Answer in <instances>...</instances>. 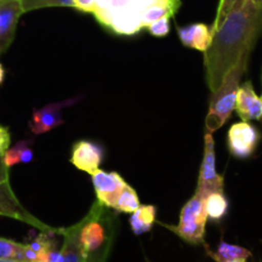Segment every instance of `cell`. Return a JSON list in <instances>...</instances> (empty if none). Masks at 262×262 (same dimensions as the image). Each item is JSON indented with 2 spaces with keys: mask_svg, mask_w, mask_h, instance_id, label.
Instances as JSON below:
<instances>
[{
  "mask_svg": "<svg viewBox=\"0 0 262 262\" xmlns=\"http://www.w3.org/2000/svg\"><path fill=\"white\" fill-rule=\"evenodd\" d=\"M74 8L81 12L86 13H92L95 9V4H96V0H73Z\"/></svg>",
  "mask_w": 262,
  "mask_h": 262,
  "instance_id": "cell-26",
  "label": "cell"
},
{
  "mask_svg": "<svg viewBox=\"0 0 262 262\" xmlns=\"http://www.w3.org/2000/svg\"><path fill=\"white\" fill-rule=\"evenodd\" d=\"M0 262H23V261L13 260V258H0Z\"/></svg>",
  "mask_w": 262,
  "mask_h": 262,
  "instance_id": "cell-31",
  "label": "cell"
},
{
  "mask_svg": "<svg viewBox=\"0 0 262 262\" xmlns=\"http://www.w3.org/2000/svg\"><path fill=\"white\" fill-rule=\"evenodd\" d=\"M20 2H22V0H20Z\"/></svg>",
  "mask_w": 262,
  "mask_h": 262,
  "instance_id": "cell-35",
  "label": "cell"
},
{
  "mask_svg": "<svg viewBox=\"0 0 262 262\" xmlns=\"http://www.w3.org/2000/svg\"><path fill=\"white\" fill-rule=\"evenodd\" d=\"M83 224V219L79 220L74 225L69 228H63V245H61V253H63V262H83L84 255L82 252L81 243H79V232Z\"/></svg>",
  "mask_w": 262,
  "mask_h": 262,
  "instance_id": "cell-14",
  "label": "cell"
},
{
  "mask_svg": "<svg viewBox=\"0 0 262 262\" xmlns=\"http://www.w3.org/2000/svg\"><path fill=\"white\" fill-rule=\"evenodd\" d=\"M261 122H262V119H261Z\"/></svg>",
  "mask_w": 262,
  "mask_h": 262,
  "instance_id": "cell-34",
  "label": "cell"
},
{
  "mask_svg": "<svg viewBox=\"0 0 262 262\" xmlns=\"http://www.w3.org/2000/svg\"><path fill=\"white\" fill-rule=\"evenodd\" d=\"M235 112L245 122L262 119V97L257 96L252 82L246 81L238 89Z\"/></svg>",
  "mask_w": 262,
  "mask_h": 262,
  "instance_id": "cell-12",
  "label": "cell"
},
{
  "mask_svg": "<svg viewBox=\"0 0 262 262\" xmlns=\"http://www.w3.org/2000/svg\"><path fill=\"white\" fill-rule=\"evenodd\" d=\"M227 262H246V261H227Z\"/></svg>",
  "mask_w": 262,
  "mask_h": 262,
  "instance_id": "cell-33",
  "label": "cell"
},
{
  "mask_svg": "<svg viewBox=\"0 0 262 262\" xmlns=\"http://www.w3.org/2000/svg\"><path fill=\"white\" fill-rule=\"evenodd\" d=\"M91 177L97 201H100L109 209H113L120 191L127 184L125 181L117 171L109 173V171L101 170L100 168L95 173H92Z\"/></svg>",
  "mask_w": 262,
  "mask_h": 262,
  "instance_id": "cell-9",
  "label": "cell"
},
{
  "mask_svg": "<svg viewBox=\"0 0 262 262\" xmlns=\"http://www.w3.org/2000/svg\"><path fill=\"white\" fill-rule=\"evenodd\" d=\"M261 135L250 122L234 123L228 132V148L238 159H248L255 154Z\"/></svg>",
  "mask_w": 262,
  "mask_h": 262,
  "instance_id": "cell-7",
  "label": "cell"
},
{
  "mask_svg": "<svg viewBox=\"0 0 262 262\" xmlns=\"http://www.w3.org/2000/svg\"><path fill=\"white\" fill-rule=\"evenodd\" d=\"M53 7H67L74 8L73 0H22L23 12H32L36 9Z\"/></svg>",
  "mask_w": 262,
  "mask_h": 262,
  "instance_id": "cell-21",
  "label": "cell"
},
{
  "mask_svg": "<svg viewBox=\"0 0 262 262\" xmlns=\"http://www.w3.org/2000/svg\"><path fill=\"white\" fill-rule=\"evenodd\" d=\"M113 243H114V238L110 239L106 245L102 248H100L96 252L89 253V255H84L83 262H107L110 257V252H112Z\"/></svg>",
  "mask_w": 262,
  "mask_h": 262,
  "instance_id": "cell-24",
  "label": "cell"
},
{
  "mask_svg": "<svg viewBox=\"0 0 262 262\" xmlns=\"http://www.w3.org/2000/svg\"><path fill=\"white\" fill-rule=\"evenodd\" d=\"M253 3H255V4H257L258 7H262V0H252Z\"/></svg>",
  "mask_w": 262,
  "mask_h": 262,
  "instance_id": "cell-32",
  "label": "cell"
},
{
  "mask_svg": "<svg viewBox=\"0 0 262 262\" xmlns=\"http://www.w3.org/2000/svg\"><path fill=\"white\" fill-rule=\"evenodd\" d=\"M154 4H164L173 12L165 0H96L92 14L102 26L107 27L110 20L117 17L141 18V14Z\"/></svg>",
  "mask_w": 262,
  "mask_h": 262,
  "instance_id": "cell-4",
  "label": "cell"
},
{
  "mask_svg": "<svg viewBox=\"0 0 262 262\" xmlns=\"http://www.w3.org/2000/svg\"><path fill=\"white\" fill-rule=\"evenodd\" d=\"M76 101L77 99H69L48 104L41 109H36L30 120V128L33 135H43V133L50 132L54 128L63 124L64 119L61 115L63 109L71 106Z\"/></svg>",
  "mask_w": 262,
  "mask_h": 262,
  "instance_id": "cell-8",
  "label": "cell"
},
{
  "mask_svg": "<svg viewBox=\"0 0 262 262\" xmlns=\"http://www.w3.org/2000/svg\"><path fill=\"white\" fill-rule=\"evenodd\" d=\"M206 197L201 192L196 191L194 196L181 210L178 224L168 225L164 223L160 224L189 245H205L207 223V212L205 207Z\"/></svg>",
  "mask_w": 262,
  "mask_h": 262,
  "instance_id": "cell-3",
  "label": "cell"
},
{
  "mask_svg": "<svg viewBox=\"0 0 262 262\" xmlns=\"http://www.w3.org/2000/svg\"><path fill=\"white\" fill-rule=\"evenodd\" d=\"M9 181V166L5 164L3 155H0V183Z\"/></svg>",
  "mask_w": 262,
  "mask_h": 262,
  "instance_id": "cell-28",
  "label": "cell"
},
{
  "mask_svg": "<svg viewBox=\"0 0 262 262\" xmlns=\"http://www.w3.org/2000/svg\"><path fill=\"white\" fill-rule=\"evenodd\" d=\"M23 13L20 0H0V55L12 45L18 20Z\"/></svg>",
  "mask_w": 262,
  "mask_h": 262,
  "instance_id": "cell-10",
  "label": "cell"
},
{
  "mask_svg": "<svg viewBox=\"0 0 262 262\" xmlns=\"http://www.w3.org/2000/svg\"><path fill=\"white\" fill-rule=\"evenodd\" d=\"M247 67L248 59H243L227 74L219 89L211 94L209 114L206 117V129L209 133H214L222 128L235 110L239 82Z\"/></svg>",
  "mask_w": 262,
  "mask_h": 262,
  "instance_id": "cell-2",
  "label": "cell"
},
{
  "mask_svg": "<svg viewBox=\"0 0 262 262\" xmlns=\"http://www.w3.org/2000/svg\"><path fill=\"white\" fill-rule=\"evenodd\" d=\"M178 36L181 42L187 48L205 51L211 42L212 31L211 27L205 23H193L184 27H178Z\"/></svg>",
  "mask_w": 262,
  "mask_h": 262,
  "instance_id": "cell-13",
  "label": "cell"
},
{
  "mask_svg": "<svg viewBox=\"0 0 262 262\" xmlns=\"http://www.w3.org/2000/svg\"><path fill=\"white\" fill-rule=\"evenodd\" d=\"M165 2L168 3L169 7H170L171 9H173L174 13L178 12V9H179V8H181V5H182L181 0H165Z\"/></svg>",
  "mask_w": 262,
  "mask_h": 262,
  "instance_id": "cell-29",
  "label": "cell"
},
{
  "mask_svg": "<svg viewBox=\"0 0 262 262\" xmlns=\"http://www.w3.org/2000/svg\"><path fill=\"white\" fill-rule=\"evenodd\" d=\"M140 200H138L137 192L135 191V188L129 186V184H125L123 187V189L120 191L119 196H118L117 201H115L113 209L115 211L125 212V214H132L133 211L138 209L140 206Z\"/></svg>",
  "mask_w": 262,
  "mask_h": 262,
  "instance_id": "cell-19",
  "label": "cell"
},
{
  "mask_svg": "<svg viewBox=\"0 0 262 262\" xmlns=\"http://www.w3.org/2000/svg\"><path fill=\"white\" fill-rule=\"evenodd\" d=\"M23 243L0 237V258H13L20 261Z\"/></svg>",
  "mask_w": 262,
  "mask_h": 262,
  "instance_id": "cell-23",
  "label": "cell"
},
{
  "mask_svg": "<svg viewBox=\"0 0 262 262\" xmlns=\"http://www.w3.org/2000/svg\"><path fill=\"white\" fill-rule=\"evenodd\" d=\"M206 252L215 262H227V261H247L252 256V252L247 248L238 245H232L225 241H220L216 250L211 251L206 245Z\"/></svg>",
  "mask_w": 262,
  "mask_h": 262,
  "instance_id": "cell-15",
  "label": "cell"
},
{
  "mask_svg": "<svg viewBox=\"0 0 262 262\" xmlns=\"http://www.w3.org/2000/svg\"><path fill=\"white\" fill-rule=\"evenodd\" d=\"M3 79H4V68H3V66L0 64V84H2Z\"/></svg>",
  "mask_w": 262,
  "mask_h": 262,
  "instance_id": "cell-30",
  "label": "cell"
},
{
  "mask_svg": "<svg viewBox=\"0 0 262 262\" xmlns=\"http://www.w3.org/2000/svg\"><path fill=\"white\" fill-rule=\"evenodd\" d=\"M246 2H247V0H220L219 7H217L216 18H215L214 23H212L211 31H214L215 28L225 19V17H227L229 13H232L233 10L242 7Z\"/></svg>",
  "mask_w": 262,
  "mask_h": 262,
  "instance_id": "cell-22",
  "label": "cell"
},
{
  "mask_svg": "<svg viewBox=\"0 0 262 262\" xmlns=\"http://www.w3.org/2000/svg\"><path fill=\"white\" fill-rule=\"evenodd\" d=\"M0 216L12 217V219L19 220L25 224L31 225L41 232L50 233V234H60L63 232V228H53L50 225L45 224L37 217L33 216L28 210H26L19 202V200L15 197L9 181L0 183Z\"/></svg>",
  "mask_w": 262,
  "mask_h": 262,
  "instance_id": "cell-5",
  "label": "cell"
},
{
  "mask_svg": "<svg viewBox=\"0 0 262 262\" xmlns=\"http://www.w3.org/2000/svg\"><path fill=\"white\" fill-rule=\"evenodd\" d=\"M10 136L9 130L5 127H0V154H4L5 150L9 147Z\"/></svg>",
  "mask_w": 262,
  "mask_h": 262,
  "instance_id": "cell-27",
  "label": "cell"
},
{
  "mask_svg": "<svg viewBox=\"0 0 262 262\" xmlns=\"http://www.w3.org/2000/svg\"><path fill=\"white\" fill-rule=\"evenodd\" d=\"M262 31V7L247 0L212 31L204 66L210 91L215 92L227 74L250 54Z\"/></svg>",
  "mask_w": 262,
  "mask_h": 262,
  "instance_id": "cell-1",
  "label": "cell"
},
{
  "mask_svg": "<svg viewBox=\"0 0 262 262\" xmlns=\"http://www.w3.org/2000/svg\"><path fill=\"white\" fill-rule=\"evenodd\" d=\"M163 17H173L170 9L164 4H154L141 14V27L147 28L151 23Z\"/></svg>",
  "mask_w": 262,
  "mask_h": 262,
  "instance_id": "cell-20",
  "label": "cell"
},
{
  "mask_svg": "<svg viewBox=\"0 0 262 262\" xmlns=\"http://www.w3.org/2000/svg\"><path fill=\"white\" fill-rule=\"evenodd\" d=\"M102 159H104V148L99 143L82 140L73 145L71 163L84 173H95L101 165Z\"/></svg>",
  "mask_w": 262,
  "mask_h": 262,
  "instance_id": "cell-11",
  "label": "cell"
},
{
  "mask_svg": "<svg viewBox=\"0 0 262 262\" xmlns=\"http://www.w3.org/2000/svg\"><path fill=\"white\" fill-rule=\"evenodd\" d=\"M3 159L9 168L17 165V164L31 163L33 159L32 141L23 140L15 143L13 147H8L5 152L3 154Z\"/></svg>",
  "mask_w": 262,
  "mask_h": 262,
  "instance_id": "cell-17",
  "label": "cell"
},
{
  "mask_svg": "<svg viewBox=\"0 0 262 262\" xmlns=\"http://www.w3.org/2000/svg\"><path fill=\"white\" fill-rule=\"evenodd\" d=\"M156 207L154 205H140L136 211L132 212L129 219L130 229L136 235H142L152 229L156 223Z\"/></svg>",
  "mask_w": 262,
  "mask_h": 262,
  "instance_id": "cell-16",
  "label": "cell"
},
{
  "mask_svg": "<svg viewBox=\"0 0 262 262\" xmlns=\"http://www.w3.org/2000/svg\"><path fill=\"white\" fill-rule=\"evenodd\" d=\"M205 207H206L207 219H211L214 222L222 220L227 215L228 209H229V202L225 197L224 191L210 193L205 201Z\"/></svg>",
  "mask_w": 262,
  "mask_h": 262,
  "instance_id": "cell-18",
  "label": "cell"
},
{
  "mask_svg": "<svg viewBox=\"0 0 262 262\" xmlns=\"http://www.w3.org/2000/svg\"><path fill=\"white\" fill-rule=\"evenodd\" d=\"M169 19H170V17H163L156 20V22L151 23L147 27L148 32L152 36H155V37H164V36H166L169 33V30H170Z\"/></svg>",
  "mask_w": 262,
  "mask_h": 262,
  "instance_id": "cell-25",
  "label": "cell"
},
{
  "mask_svg": "<svg viewBox=\"0 0 262 262\" xmlns=\"http://www.w3.org/2000/svg\"><path fill=\"white\" fill-rule=\"evenodd\" d=\"M197 192H201L205 196H209L212 192L224 191V177L217 174L216 160H215V142L212 133L205 135L204 159L200 168Z\"/></svg>",
  "mask_w": 262,
  "mask_h": 262,
  "instance_id": "cell-6",
  "label": "cell"
}]
</instances>
